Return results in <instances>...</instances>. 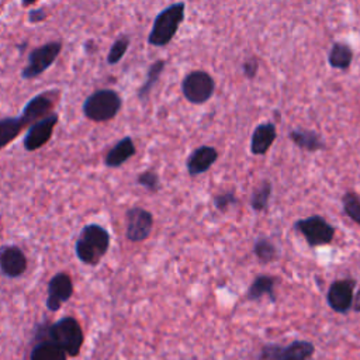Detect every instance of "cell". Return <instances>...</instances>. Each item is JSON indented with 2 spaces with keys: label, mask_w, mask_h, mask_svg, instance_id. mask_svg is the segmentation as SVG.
I'll return each mask as SVG.
<instances>
[{
  "label": "cell",
  "mask_w": 360,
  "mask_h": 360,
  "mask_svg": "<svg viewBox=\"0 0 360 360\" xmlns=\"http://www.w3.org/2000/svg\"><path fill=\"white\" fill-rule=\"evenodd\" d=\"M58 114L56 112H51L49 115L32 122L22 139V145L24 149L28 152L37 150L39 148H42L52 136L53 134V128L58 124Z\"/></svg>",
  "instance_id": "10"
},
{
  "label": "cell",
  "mask_w": 360,
  "mask_h": 360,
  "mask_svg": "<svg viewBox=\"0 0 360 360\" xmlns=\"http://www.w3.org/2000/svg\"><path fill=\"white\" fill-rule=\"evenodd\" d=\"M27 269V259L22 250L14 245L0 249V270L7 277H20Z\"/></svg>",
  "instance_id": "14"
},
{
  "label": "cell",
  "mask_w": 360,
  "mask_h": 360,
  "mask_svg": "<svg viewBox=\"0 0 360 360\" xmlns=\"http://www.w3.org/2000/svg\"><path fill=\"white\" fill-rule=\"evenodd\" d=\"M38 0H21V6L22 7H28V6H32L35 4Z\"/></svg>",
  "instance_id": "33"
},
{
  "label": "cell",
  "mask_w": 360,
  "mask_h": 360,
  "mask_svg": "<svg viewBox=\"0 0 360 360\" xmlns=\"http://www.w3.org/2000/svg\"><path fill=\"white\" fill-rule=\"evenodd\" d=\"M31 360H66V353L56 343L45 340L34 346Z\"/></svg>",
  "instance_id": "23"
},
{
  "label": "cell",
  "mask_w": 360,
  "mask_h": 360,
  "mask_svg": "<svg viewBox=\"0 0 360 360\" xmlns=\"http://www.w3.org/2000/svg\"><path fill=\"white\" fill-rule=\"evenodd\" d=\"M218 159V150L214 146L201 145L195 148L187 158L186 166L191 177L207 172Z\"/></svg>",
  "instance_id": "15"
},
{
  "label": "cell",
  "mask_w": 360,
  "mask_h": 360,
  "mask_svg": "<svg viewBox=\"0 0 360 360\" xmlns=\"http://www.w3.org/2000/svg\"><path fill=\"white\" fill-rule=\"evenodd\" d=\"M345 214L356 224L360 225V197L354 191H347L342 197Z\"/></svg>",
  "instance_id": "27"
},
{
  "label": "cell",
  "mask_w": 360,
  "mask_h": 360,
  "mask_svg": "<svg viewBox=\"0 0 360 360\" xmlns=\"http://www.w3.org/2000/svg\"><path fill=\"white\" fill-rule=\"evenodd\" d=\"M356 287V280L340 278L329 285L326 301L328 305L339 314H346L353 304V291Z\"/></svg>",
  "instance_id": "11"
},
{
  "label": "cell",
  "mask_w": 360,
  "mask_h": 360,
  "mask_svg": "<svg viewBox=\"0 0 360 360\" xmlns=\"http://www.w3.org/2000/svg\"><path fill=\"white\" fill-rule=\"evenodd\" d=\"M73 292V284L66 273L55 274L48 284L46 307L49 311H58L63 302H66Z\"/></svg>",
  "instance_id": "13"
},
{
  "label": "cell",
  "mask_w": 360,
  "mask_h": 360,
  "mask_svg": "<svg viewBox=\"0 0 360 360\" xmlns=\"http://www.w3.org/2000/svg\"><path fill=\"white\" fill-rule=\"evenodd\" d=\"M108 245L110 235L103 226L97 224L86 225L76 240V256L83 263L94 266L105 255Z\"/></svg>",
  "instance_id": "2"
},
{
  "label": "cell",
  "mask_w": 360,
  "mask_h": 360,
  "mask_svg": "<svg viewBox=\"0 0 360 360\" xmlns=\"http://www.w3.org/2000/svg\"><path fill=\"white\" fill-rule=\"evenodd\" d=\"M294 228L305 238L311 248L328 245L335 236V228L321 215H311L295 221Z\"/></svg>",
  "instance_id": "8"
},
{
  "label": "cell",
  "mask_w": 360,
  "mask_h": 360,
  "mask_svg": "<svg viewBox=\"0 0 360 360\" xmlns=\"http://www.w3.org/2000/svg\"><path fill=\"white\" fill-rule=\"evenodd\" d=\"M259 72V60L256 56H250L242 63V73L246 79L253 80Z\"/></svg>",
  "instance_id": "30"
},
{
  "label": "cell",
  "mask_w": 360,
  "mask_h": 360,
  "mask_svg": "<svg viewBox=\"0 0 360 360\" xmlns=\"http://www.w3.org/2000/svg\"><path fill=\"white\" fill-rule=\"evenodd\" d=\"M60 52H62L60 41H49L34 48L28 55L27 65L21 70V77L30 80L41 76L45 70H48L55 63Z\"/></svg>",
  "instance_id": "6"
},
{
  "label": "cell",
  "mask_w": 360,
  "mask_h": 360,
  "mask_svg": "<svg viewBox=\"0 0 360 360\" xmlns=\"http://www.w3.org/2000/svg\"><path fill=\"white\" fill-rule=\"evenodd\" d=\"M288 136L294 145H297L300 149H304L308 152H316V150H321L325 148V142H323L322 136L312 129L295 128V129L290 131Z\"/></svg>",
  "instance_id": "18"
},
{
  "label": "cell",
  "mask_w": 360,
  "mask_h": 360,
  "mask_svg": "<svg viewBox=\"0 0 360 360\" xmlns=\"http://www.w3.org/2000/svg\"><path fill=\"white\" fill-rule=\"evenodd\" d=\"M353 62V49L340 41H335L328 52V63L338 70H347Z\"/></svg>",
  "instance_id": "19"
},
{
  "label": "cell",
  "mask_w": 360,
  "mask_h": 360,
  "mask_svg": "<svg viewBox=\"0 0 360 360\" xmlns=\"http://www.w3.org/2000/svg\"><path fill=\"white\" fill-rule=\"evenodd\" d=\"M253 253L262 264H267L277 257L276 245L269 238H257L253 245Z\"/></svg>",
  "instance_id": "24"
},
{
  "label": "cell",
  "mask_w": 360,
  "mask_h": 360,
  "mask_svg": "<svg viewBox=\"0 0 360 360\" xmlns=\"http://www.w3.org/2000/svg\"><path fill=\"white\" fill-rule=\"evenodd\" d=\"M165 66H166V60L165 59H158L153 63H150V66L148 68V72H146L145 82L141 84V87L138 89V93H136V96H138V98L141 101H146L148 100L152 89L159 82L160 75L165 70Z\"/></svg>",
  "instance_id": "21"
},
{
  "label": "cell",
  "mask_w": 360,
  "mask_h": 360,
  "mask_svg": "<svg viewBox=\"0 0 360 360\" xmlns=\"http://www.w3.org/2000/svg\"><path fill=\"white\" fill-rule=\"evenodd\" d=\"M233 204H236V195L232 191L219 193L214 197V205L218 211H226Z\"/></svg>",
  "instance_id": "29"
},
{
  "label": "cell",
  "mask_w": 360,
  "mask_h": 360,
  "mask_svg": "<svg viewBox=\"0 0 360 360\" xmlns=\"http://www.w3.org/2000/svg\"><path fill=\"white\" fill-rule=\"evenodd\" d=\"M277 129L274 122H262L259 124L250 136V152L253 155H264L273 142L276 141Z\"/></svg>",
  "instance_id": "16"
},
{
  "label": "cell",
  "mask_w": 360,
  "mask_h": 360,
  "mask_svg": "<svg viewBox=\"0 0 360 360\" xmlns=\"http://www.w3.org/2000/svg\"><path fill=\"white\" fill-rule=\"evenodd\" d=\"M352 308H353L356 312H360V290L356 292V295H353Z\"/></svg>",
  "instance_id": "32"
},
{
  "label": "cell",
  "mask_w": 360,
  "mask_h": 360,
  "mask_svg": "<svg viewBox=\"0 0 360 360\" xmlns=\"http://www.w3.org/2000/svg\"><path fill=\"white\" fill-rule=\"evenodd\" d=\"M129 44H131V38L125 34L120 35L110 46L108 49V53H107V63L108 65H117L122 58L124 55L127 53L128 48H129Z\"/></svg>",
  "instance_id": "26"
},
{
  "label": "cell",
  "mask_w": 360,
  "mask_h": 360,
  "mask_svg": "<svg viewBox=\"0 0 360 360\" xmlns=\"http://www.w3.org/2000/svg\"><path fill=\"white\" fill-rule=\"evenodd\" d=\"M186 17V4L184 1H177L162 11L155 17L150 32L148 35V44L156 48L166 46L172 42L177 34L181 22Z\"/></svg>",
  "instance_id": "1"
},
{
  "label": "cell",
  "mask_w": 360,
  "mask_h": 360,
  "mask_svg": "<svg viewBox=\"0 0 360 360\" xmlns=\"http://www.w3.org/2000/svg\"><path fill=\"white\" fill-rule=\"evenodd\" d=\"M274 283L276 278L273 276L269 274H259L250 284V287L248 288V298L257 301L262 297L267 295L270 298V301H274Z\"/></svg>",
  "instance_id": "20"
},
{
  "label": "cell",
  "mask_w": 360,
  "mask_h": 360,
  "mask_svg": "<svg viewBox=\"0 0 360 360\" xmlns=\"http://www.w3.org/2000/svg\"><path fill=\"white\" fill-rule=\"evenodd\" d=\"M270 194H271V183L269 180L260 181V184L252 193L250 207L257 212L266 210L270 200Z\"/></svg>",
  "instance_id": "25"
},
{
  "label": "cell",
  "mask_w": 360,
  "mask_h": 360,
  "mask_svg": "<svg viewBox=\"0 0 360 360\" xmlns=\"http://www.w3.org/2000/svg\"><path fill=\"white\" fill-rule=\"evenodd\" d=\"M315 353V346L309 340H294L287 346L274 343L264 345L257 360H311Z\"/></svg>",
  "instance_id": "7"
},
{
  "label": "cell",
  "mask_w": 360,
  "mask_h": 360,
  "mask_svg": "<svg viewBox=\"0 0 360 360\" xmlns=\"http://www.w3.org/2000/svg\"><path fill=\"white\" fill-rule=\"evenodd\" d=\"M153 217L141 207H132L127 211V238L131 242L145 240L152 231Z\"/></svg>",
  "instance_id": "12"
},
{
  "label": "cell",
  "mask_w": 360,
  "mask_h": 360,
  "mask_svg": "<svg viewBox=\"0 0 360 360\" xmlns=\"http://www.w3.org/2000/svg\"><path fill=\"white\" fill-rule=\"evenodd\" d=\"M122 107L121 96L112 89H97L86 97L82 110L86 118L94 122L112 120Z\"/></svg>",
  "instance_id": "3"
},
{
  "label": "cell",
  "mask_w": 360,
  "mask_h": 360,
  "mask_svg": "<svg viewBox=\"0 0 360 360\" xmlns=\"http://www.w3.org/2000/svg\"><path fill=\"white\" fill-rule=\"evenodd\" d=\"M25 128L22 120L18 117H1L0 118V150L14 141L20 132Z\"/></svg>",
  "instance_id": "22"
},
{
  "label": "cell",
  "mask_w": 360,
  "mask_h": 360,
  "mask_svg": "<svg viewBox=\"0 0 360 360\" xmlns=\"http://www.w3.org/2000/svg\"><path fill=\"white\" fill-rule=\"evenodd\" d=\"M136 183L142 187H145L149 191H158L160 188V180L159 176L153 172V170H145L142 173H139Z\"/></svg>",
  "instance_id": "28"
},
{
  "label": "cell",
  "mask_w": 360,
  "mask_h": 360,
  "mask_svg": "<svg viewBox=\"0 0 360 360\" xmlns=\"http://www.w3.org/2000/svg\"><path fill=\"white\" fill-rule=\"evenodd\" d=\"M46 18V13L44 8H32L28 11V15H27V20L28 22L31 24H37V22H41Z\"/></svg>",
  "instance_id": "31"
},
{
  "label": "cell",
  "mask_w": 360,
  "mask_h": 360,
  "mask_svg": "<svg viewBox=\"0 0 360 360\" xmlns=\"http://www.w3.org/2000/svg\"><path fill=\"white\" fill-rule=\"evenodd\" d=\"M49 340L56 343L68 356L79 354L83 345V332L79 322L72 316H65L49 326Z\"/></svg>",
  "instance_id": "4"
},
{
  "label": "cell",
  "mask_w": 360,
  "mask_h": 360,
  "mask_svg": "<svg viewBox=\"0 0 360 360\" xmlns=\"http://www.w3.org/2000/svg\"><path fill=\"white\" fill-rule=\"evenodd\" d=\"M180 89L188 103L200 105L214 96L215 80L205 70H193L183 77Z\"/></svg>",
  "instance_id": "5"
},
{
  "label": "cell",
  "mask_w": 360,
  "mask_h": 360,
  "mask_svg": "<svg viewBox=\"0 0 360 360\" xmlns=\"http://www.w3.org/2000/svg\"><path fill=\"white\" fill-rule=\"evenodd\" d=\"M136 152L135 143L131 136H124L120 139L105 155L104 163L107 167H120L128 159H131Z\"/></svg>",
  "instance_id": "17"
},
{
  "label": "cell",
  "mask_w": 360,
  "mask_h": 360,
  "mask_svg": "<svg viewBox=\"0 0 360 360\" xmlns=\"http://www.w3.org/2000/svg\"><path fill=\"white\" fill-rule=\"evenodd\" d=\"M58 94H59V91L56 89H51V90L42 91V93L34 96L32 98H30L20 114V118L22 120L24 125L30 127L32 122L53 112V107H55Z\"/></svg>",
  "instance_id": "9"
}]
</instances>
